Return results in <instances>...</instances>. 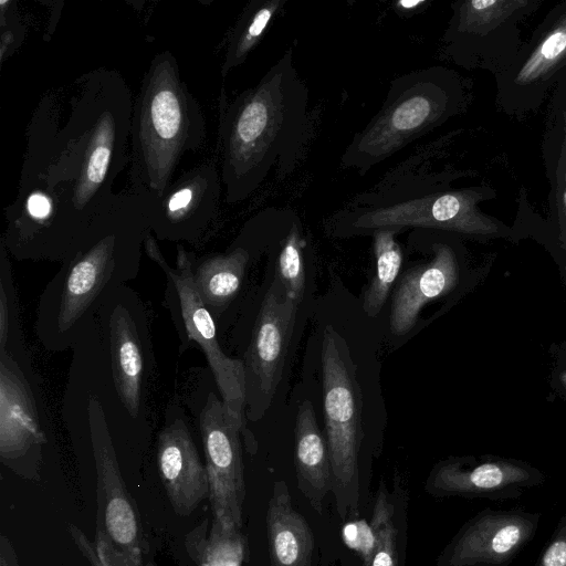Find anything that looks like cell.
I'll return each instance as SVG.
<instances>
[{"label": "cell", "mask_w": 566, "mask_h": 566, "mask_svg": "<svg viewBox=\"0 0 566 566\" xmlns=\"http://www.w3.org/2000/svg\"><path fill=\"white\" fill-rule=\"evenodd\" d=\"M322 369L332 496L339 522L361 517L370 504V469L363 462L360 389L344 339L333 326L323 335Z\"/></svg>", "instance_id": "obj_8"}, {"label": "cell", "mask_w": 566, "mask_h": 566, "mask_svg": "<svg viewBox=\"0 0 566 566\" xmlns=\"http://www.w3.org/2000/svg\"><path fill=\"white\" fill-rule=\"evenodd\" d=\"M295 485L316 515L326 516V500L332 496V465L326 438L316 420L314 407L304 400L294 427Z\"/></svg>", "instance_id": "obj_22"}, {"label": "cell", "mask_w": 566, "mask_h": 566, "mask_svg": "<svg viewBox=\"0 0 566 566\" xmlns=\"http://www.w3.org/2000/svg\"><path fill=\"white\" fill-rule=\"evenodd\" d=\"M427 6L429 2L426 0H399L394 4V10L401 17H408L419 13Z\"/></svg>", "instance_id": "obj_33"}, {"label": "cell", "mask_w": 566, "mask_h": 566, "mask_svg": "<svg viewBox=\"0 0 566 566\" xmlns=\"http://www.w3.org/2000/svg\"><path fill=\"white\" fill-rule=\"evenodd\" d=\"M49 418L41 378L27 374L0 352V457L2 463L33 473L48 443Z\"/></svg>", "instance_id": "obj_12"}, {"label": "cell", "mask_w": 566, "mask_h": 566, "mask_svg": "<svg viewBox=\"0 0 566 566\" xmlns=\"http://www.w3.org/2000/svg\"><path fill=\"white\" fill-rule=\"evenodd\" d=\"M282 222L273 282L285 297L300 305L305 291L307 240L295 211L282 209Z\"/></svg>", "instance_id": "obj_25"}, {"label": "cell", "mask_w": 566, "mask_h": 566, "mask_svg": "<svg viewBox=\"0 0 566 566\" xmlns=\"http://www.w3.org/2000/svg\"><path fill=\"white\" fill-rule=\"evenodd\" d=\"M431 146L389 170L325 221L334 238L371 235L382 229L432 230L465 235L503 234V226L483 213L478 188L449 189L446 177L428 168Z\"/></svg>", "instance_id": "obj_4"}, {"label": "cell", "mask_w": 566, "mask_h": 566, "mask_svg": "<svg viewBox=\"0 0 566 566\" xmlns=\"http://www.w3.org/2000/svg\"><path fill=\"white\" fill-rule=\"evenodd\" d=\"M562 153L565 155L566 157V113H565V140H564V146H563V150Z\"/></svg>", "instance_id": "obj_35"}, {"label": "cell", "mask_w": 566, "mask_h": 566, "mask_svg": "<svg viewBox=\"0 0 566 566\" xmlns=\"http://www.w3.org/2000/svg\"><path fill=\"white\" fill-rule=\"evenodd\" d=\"M206 138L202 108L181 78L177 59L170 51L157 53L134 98L129 188L159 198L184 155L200 150Z\"/></svg>", "instance_id": "obj_7"}, {"label": "cell", "mask_w": 566, "mask_h": 566, "mask_svg": "<svg viewBox=\"0 0 566 566\" xmlns=\"http://www.w3.org/2000/svg\"><path fill=\"white\" fill-rule=\"evenodd\" d=\"M192 420L177 391L155 438L156 465L177 515H190L209 497V481L192 434Z\"/></svg>", "instance_id": "obj_16"}, {"label": "cell", "mask_w": 566, "mask_h": 566, "mask_svg": "<svg viewBox=\"0 0 566 566\" xmlns=\"http://www.w3.org/2000/svg\"><path fill=\"white\" fill-rule=\"evenodd\" d=\"M188 555L196 566H245L248 537L243 530L226 528L212 517L203 520L185 538Z\"/></svg>", "instance_id": "obj_23"}, {"label": "cell", "mask_w": 566, "mask_h": 566, "mask_svg": "<svg viewBox=\"0 0 566 566\" xmlns=\"http://www.w3.org/2000/svg\"><path fill=\"white\" fill-rule=\"evenodd\" d=\"M295 491L285 479H274L268 492L261 513V566H321L323 562V533L310 520L318 516L304 513L312 509L303 497L295 502Z\"/></svg>", "instance_id": "obj_17"}, {"label": "cell", "mask_w": 566, "mask_h": 566, "mask_svg": "<svg viewBox=\"0 0 566 566\" xmlns=\"http://www.w3.org/2000/svg\"><path fill=\"white\" fill-rule=\"evenodd\" d=\"M565 273H566V268H565Z\"/></svg>", "instance_id": "obj_37"}, {"label": "cell", "mask_w": 566, "mask_h": 566, "mask_svg": "<svg viewBox=\"0 0 566 566\" xmlns=\"http://www.w3.org/2000/svg\"><path fill=\"white\" fill-rule=\"evenodd\" d=\"M537 566H566V514L542 554Z\"/></svg>", "instance_id": "obj_31"}, {"label": "cell", "mask_w": 566, "mask_h": 566, "mask_svg": "<svg viewBox=\"0 0 566 566\" xmlns=\"http://www.w3.org/2000/svg\"><path fill=\"white\" fill-rule=\"evenodd\" d=\"M96 323L102 348L85 354L116 451L122 442H150L157 365L148 306L125 284L104 302Z\"/></svg>", "instance_id": "obj_5"}, {"label": "cell", "mask_w": 566, "mask_h": 566, "mask_svg": "<svg viewBox=\"0 0 566 566\" xmlns=\"http://www.w3.org/2000/svg\"><path fill=\"white\" fill-rule=\"evenodd\" d=\"M1 61L11 56L21 45L25 28L18 14L17 2L13 0L1 1Z\"/></svg>", "instance_id": "obj_30"}, {"label": "cell", "mask_w": 566, "mask_h": 566, "mask_svg": "<svg viewBox=\"0 0 566 566\" xmlns=\"http://www.w3.org/2000/svg\"><path fill=\"white\" fill-rule=\"evenodd\" d=\"M252 241L251 218L226 251L201 256L189 251L192 282L218 329L242 291L253 256Z\"/></svg>", "instance_id": "obj_20"}, {"label": "cell", "mask_w": 566, "mask_h": 566, "mask_svg": "<svg viewBox=\"0 0 566 566\" xmlns=\"http://www.w3.org/2000/svg\"><path fill=\"white\" fill-rule=\"evenodd\" d=\"M177 392L202 443L212 517L226 528L243 530L247 485L241 428L227 410L208 366L190 367Z\"/></svg>", "instance_id": "obj_11"}, {"label": "cell", "mask_w": 566, "mask_h": 566, "mask_svg": "<svg viewBox=\"0 0 566 566\" xmlns=\"http://www.w3.org/2000/svg\"><path fill=\"white\" fill-rule=\"evenodd\" d=\"M560 381L563 387L566 389V370L560 374Z\"/></svg>", "instance_id": "obj_34"}, {"label": "cell", "mask_w": 566, "mask_h": 566, "mask_svg": "<svg viewBox=\"0 0 566 566\" xmlns=\"http://www.w3.org/2000/svg\"><path fill=\"white\" fill-rule=\"evenodd\" d=\"M151 199L132 188L119 192L61 262L35 310L34 333L45 350H72L111 293L136 279L150 232Z\"/></svg>", "instance_id": "obj_2"}, {"label": "cell", "mask_w": 566, "mask_h": 566, "mask_svg": "<svg viewBox=\"0 0 566 566\" xmlns=\"http://www.w3.org/2000/svg\"><path fill=\"white\" fill-rule=\"evenodd\" d=\"M297 306L272 282L264 293L242 350L247 417L256 421L269 408L282 377Z\"/></svg>", "instance_id": "obj_13"}, {"label": "cell", "mask_w": 566, "mask_h": 566, "mask_svg": "<svg viewBox=\"0 0 566 566\" xmlns=\"http://www.w3.org/2000/svg\"><path fill=\"white\" fill-rule=\"evenodd\" d=\"M72 353L61 417L71 438L81 440L88 449L97 491L95 544L85 542L81 549L93 566H143L138 514L122 475L82 344L77 343Z\"/></svg>", "instance_id": "obj_6"}, {"label": "cell", "mask_w": 566, "mask_h": 566, "mask_svg": "<svg viewBox=\"0 0 566 566\" xmlns=\"http://www.w3.org/2000/svg\"><path fill=\"white\" fill-rule=\"evenodd\" d=\"M156 240L149 232L144 241V252L164 272L163 305L169 312L179 338V355L191 347L202 353L227 410L241 428L244 449L254 455L258 451V441L248 427L243 361L229 356L222 346L217 323L192 282L189 251L182 244H178L176 265L172 266L167 262Z\"/></svg>", "instance_id": "obj_10"}, {"label": "cell", "mask_w": 566, "mask_h": 566, "mask_svg": "<svg viewBox=\"0 0 566 566\" xmlns=\"http://www.w3.org/2000/svg\"><path fill=\"white\" fill-rule=\"evenodd\" d=\"M398 233L382 229L370 235L376 269L363 295V310L368 316L379 314L401 269L403 253L396 239Z\"/></svg>", "instance_id": "obj_28"}, {"label": "cell", "mask_w": 566, "mask_h": 566, "mask_svg": "<svg viewBox=\"0 0 566 566\" xmlns=\"http://www.w3.org/2000/svg\"><path fill=\"white\" fill-rule=\"evenodd\" d=\"M455 109L447 71L427 67L390 81L378 112L357 132L340 164L360 176L441 125Z\"/></svg>", "instance_id": "obj_9"}, {"label": "cell", "mask_w": 566, "mask_h": 566, "mask_svg": "<svg viewBox=\"0 0 566 566\" xmlns=\"http://www.w3.org/2000/svg\"><path fill=\"white\" fill-rule=\"evenodd\" d=\"M134 99L123 75L98 67L50 88L27 127L1 242L18 261L62 262L115 202L129 161Z\"/></svg>", "instance_id": "obj_1"}, {"label": "cell", "mask_w": 566, "mask_h": 566, "mask_svg": "<svg viewBox=\"0 0 566 566\" xmlns=\"http://www.w3.org/2000/svg\"><path fill=\"white\" fill-rule=\"evenodd\" d=\"M222 181L214 161L180 175L163 196L151 199L149 228L157 240L198 244L218 220Z\"/></svg>", "instance_id": "obj_15"}, {"label": "cell", "mask_w": 566, "mask_h": 566, "mask_svg": "<svg viewBox=\"0 0 566 566\" xmlns=\"http://www.w3.org/2000/svg\"><path fill=\"white\" fill-rule=\"evenodd\" d=\"M431 251L430 261L407 271L394 292L389 319L394 335L409 333L423 306L448 294L458 283L454 250L448 243L437 241L431 244Z\"/></svg>", "instance_id": "obj_21"}, {"label": "cell", "mask_w": 566, "mask_h": 566, "mask_svg": "<svg viewBox=\"0 0 566 566\" xmlns=\"http://www.w3.org/2000/svg\"><path fill=\"white\" fill-rule=\"evenodd\" d=\"M556 200L559 218V240L566 249V157L562 153L557 169Z\"/></svg>", "instance_id": "obj_32"}, {"label": "cell", "mask_w": 566, "mask_h": 566, "mask_svg": "<svg viewBox=\"0 0 566 566\" xmlns=\"http://www.w3.org/2000/svg\"><path fill=\"white\" fill-rule=\"evenodd\" d=\"M566 60V14L538 42L516 75L525 85L545 78Z\"/></svg>", "instance_id": "obj_29"}, {"label": "cell", "mask_w": 566, "mask_h": 566, "mask_svg": "<svg viewBox=\"0 0 566 566\" xmlns=\"http://www.w3.org/2000/svg\"><path fill=\"white\" fill-rule=\"evenodd\" d=\"M409 492L400 475L391 488L384 479L371 502L369 518L342 523L343 566H406Z\"/></svg>", "instance_id": "obj_14"}, {"label": "cell", "mask_w": 566, "mask_h": 566, "mask_svg": "<svg viewBox=\"0 0 566 566\" xmlns=\"http://www.w3.org/2000/svg\"><path fill=\"white\" fill-rule=\"evenodd\" d=\"M533 4L527 0H469L457 4L446 39L485 35Z\"/></svg>", "instance_id": "obj_27"}, {"label": "cell", "mask_w": 566, "mask_h": 566, "mask_svg": "<svg viewBox=\"0 0 566 566\" xmlns=\"http://www.w3.org/2000/svg\"><path fill=\"white\" fill-rule=\"evenodd\" d=\"M145 566H155L154 563L148 562Z\"/></svg>", "instance_id": "obj_36"}, {"label": "cell", "mask_w": 566, "mask_h": 566, "mask_svg": "<svg viewBox=\"0 0 566 566\" xmlns=\"http://www.w3.org/2000/svg\"><path fill=\"white\" fill-rule=\"evenodd\" d=\"M218 147L224 201L251 197L274 171L295 170L310 133L308 90L287 49L255 85L219 97Z\"/></svg>", "instance_id": "obj_3"}, {"label": "cell", "mask_w": 566, "mask_h": 566, "mask_svg": "<svg viewBox=\"0 0 566 566\" xmlns=\"http://www.w3.org/2000/svg\"><path fill=\"white\" fill-rule=\"evenodd\" d=\"M285 4L286 0H251L244 7L228 35L222 77L245 62Z\"/></svg>", "instance_id": "obj_24"}, {"label": "cell", "mask_w": 566, "mask_h": 566, "mask_svg": "<svg viewBox=\"0 0 566 566\" xmlns=\"http://www.w3.org/2000/svg\"><path fill=\"white\" fill-rule=\"evenodd\" d=\"M538 515L485 510L468 521L432 566H503L532 538Z\"/></svg>", "instance_id": "obj_18"}, {"label": "cell", "mask_w": 566, "mask_h": 566, "mask_svg": "<svg viewBox=\"0 0 566 566\" xmlns=\"http://www.w3.org/2000/svg\"><path fill=\"white\" fill-rule=\"evenodd\" d=\"M9 252L0 241V352L8 354L27 374L34 375L27 346Z\"/></svg>", "instance_id": "obj_26"}, {"label": "cell", "mask_w": 566, "mask_h": 566, "mask_svg": "<svg viewBox=\"0 0 566 566\" xmlns=\"http://www.w3.org/2000/svg\"><path fill=\"white\" fill-rule=\"evenodd\" d=\"M539 482V475L520 463L507 460L472 462L448 459L430 471L424 491L436 497H512L522 488Z\"/></svg>", "instance_id": "obj_19"}]
</instances>
